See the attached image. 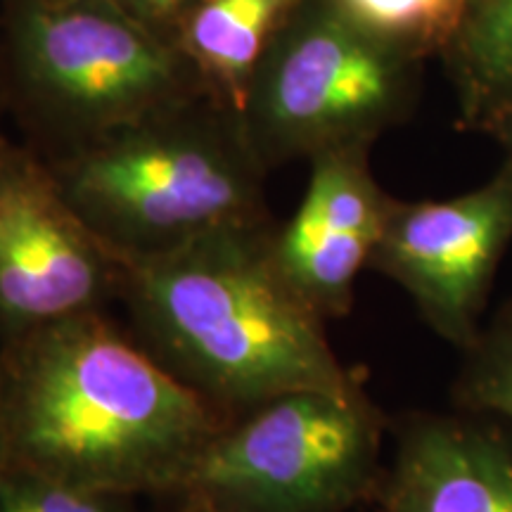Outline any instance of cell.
<instances>
[{"mask_svg": "<svg viewBox=\"0 0 512 512\" xmlns=\"http://www.w3.org/2000/svg\"><path fill=\"white\" fill-rule=\"evenodd\" d=\"M226 422L105 311L0 344L10 465L107 494L171 498Z\"/></svg>", "mask_w": 512, "mask_h": 512, "instance_id": "cell-1", "label": "cell"}, {"mask_svg": "<svg viewBox=\"0 0 512 512\" xmlns=\"http://www.w3.org/2000/svg\"><path fill=\"white\" fill-rule=\"evenodd\" d=\"M275 233L271 216L119 261L140 344L226 420L283 394L363 387L280 266Z\"/></svg>", "mask_w": 512, "mask_h": 512, "instance_id": "cell-2", "label": "cell"}, {"mask_svg": "<svg viewBox=\"0 0 512 512\" xmlns=\"http://www.w3.org/2000/svg\"><path fill=\"white\" fill-rule=\"evenodd\" d=\"M117 261L271 219L245 121L200 93L48 162Z\"/></svg>", "mask_w": 512, "mask_h": 512, "instance_id": "cell-3", "label": "cell"}, {"mask_svg": "<svg viewBox=\"0 0 512 512\" xmlns=\"http://www.w3.org/2000/svg\"><path fill=\"white\" fill-rule=\"evenodd\" d=\"M0 55L8 117L46 162L207 93L181 48L114 0H0Z\"/></svg>", "mask_w": 512, "mask_h": 512, "instance_id": "cell-4", "label": "cell"}, {"mask_svg": "<svg viewBox=\"0 0 512 512\" xmlns=\"http://www.w3.org/2000/svg\"><path fill=\"white\" fill-rule=\"evenodd\" d=\"M384 432L363 387L275 396L228 420L171 498L195 512H349L377 496Z\"/></svg>", "mask_w": 512, "mask_h": 512, "instance_id": "cell-5", "label": "cell"}, {"mask_svg": "<svg viewBox=\"0 0 512 512\" xmlns=\"http://www.w3.org/2000/svg\"><path fill=\"white\" fill-rule=\"evenodd\" d=\"M425 62L384 46L328 0H304L249 88V143L266 171L351 145H375L413 117Z\"/></svg>", "mask_w": 512, "mask_h": 512, "instance_id": "cell-6", "label": "cell"}, {"mask_svg": "<svg viewBox=\"0 0 512 512\" xmlns=\"http://www.w3.org/2000/svg\"><path fill=\"white\" fill-rule=\"evenodd\" d=\"M119 261L64 195L53 166L0 133V344L105 311Z\"/></svg>", "mask_w": 512, "mask_h": 512, "instance_id": "cell-7", "label": "cell"}, {"mask_svg": "<svg viewBox=\"0 0 512 512\" xmlns=\"http://www.w3.org/2000/svg\"><path fill=\"white\" fill-rule=\"evenodd\" d=\"M512 242V169L451 200H394L368 268L394 280L420 318L463 351L482 330Z\"/></svg>", "mask_w": 512, "mask_h": 512, "instance_id": "cell-8", "label": "cell"}, {"mask_svg": "<svg viewBox=\"0 0 512 512\" xmlns=\"http://www.w3.org/2000/svg\"><path fill=\"white\" fill-rule=\"evenodd\" d=\"M370 150L351 145L313 157L302 202L275 233L280 266L325 320L354 306L356 278L368 268L396 200L377 183Z\"/></svg>", "mask_w": 512, "mask_h": 512, "instance_id": "cell-9", "label": "cell"}, {"mask_svg": "<svg viewBox=\"0 0 512 512\" xmlns=\"http://www.w3.org/2000/svg\"><path fill=\"white\" fill-rule=\"evenodd\" d=\"M375 501L380 512H512V425L460 408L411 413Z\"/></svg>", "mask_w": 512, "mask_h": 512, "instance_id": "cell-10", "label": "cell"}, {"mask_svg": "<svg viewBox=\"0 0 512 512\" xmlns=\"http://www.w3.org/2000/svg\"><path fill=\"white\" fill-rule=\"evenodd\" d=\"M304 0H190L174 41L204 91L235 114L245 112L252 79L275 34Z\"/></svg>", "mask_w": 512, "mask_h": 512, "instance_id": "cell-11", "label": "cell"}, {"mask_svg": "<svg viewBox=\"0 0 512 512\" xmlns=\"http://www.w3.org/2000/svg\"><path fill=\"white\" fill-rule=\"evenodd\" d=\"M439 60L456 95L458 126L484 133L512 105V0H467Z\"/></svg>", "mask_w": 512, "mask_h": 512, "instance_id": "cell-12", "label": "cell"}, {"mask_svg": "<svg viewBox=\"0 0 512 512\" xmlns=\"http://www.w3.org/2000/svg\"><path fill=\"white\" fill-rule=\"evenodd\" d=\"M375 41L427 62L456 34L467 0H328Z\"/></svg>", "mask_w": 512, "mask_h": 512, "instance_id": "cell-13", "label": "cell"}, {"mask_svg": "<svg viewBox=\"0 0 512 512\" xmlns=\"http://www.w3.org/2000/svg\"><path fill=\"white\" fill-rule=\"evenodd\" d=\"M460 354L453 406L512 425V294L484 320L482 330Z\"/></svg>", "mask_w": 512, "mask_h": 512, "instance_id": "cell-14", "label": "cell"}, {"mask_svg": "<svg viewBox=\"0 0 512 512\" xmlns=\"http://www.w3.org/2000/svg\"><path fill=\"white\" fill-rule=\"evenodd\" d=\"M0 512H136L133 498L83 489L19 465L0 475Z\"/></svg>", "mask_w": 512, "mask_h": 512, "instance_id": "cell-15", "label": "cell"}, {"mask_svg": "<svg viewBox=\"0 0 512 512\" xmlns=\"http://www.w3.org/2000/svg\"><path fill=\"white\" fill-rule=\"evenodd\" d=\"M114 3L124 5L126 10H131L133 15L145 19L147 24H152V27L159 29L162 34H166L174 41L178 17L183 15L185 5H188L190 0H114Z\"/></svg>", "mask_w": 512, "mask_h": 512, "instance_id": "cell-16", "label": "cell"}, {"mask_svg": "<svg viewBox=\"0 0 512 512\" xmlns=\"http://www.w3.org/2000/svg\"><path fill=\"white\" fill-rule=\"evenodd\" d=\"M486 136H491L496 140L498 145H501L503 155H505V162L512 169V105L505 107V110H501L496 114L494 119L489 121L484 128Z\"/></svg>", "mask_w": 512, "mask_h": 512, "instance_id": "cell-17", "label": "cell"}, {"mask_svg": "<svg viewBox=\"0 0 512 512\" xmlns=\"http://www.w3.org/2000/svg\"><path fill=\"white\" fill-rule=\"evenodd\" d=\"M8 117V95H5V74H3V55H0V133H3V119Z\"/></svg>", "mask_w": 512, "mask_h": 512, "instance_id": "cell-18", "label": "cell"}, {"mask_svg": "<svg viewBox=\"0 0 512 512\" xmlns=\"http://www.w3.org/2000/svg\"><path fill=\"white\" fill-rule=\"evenodd\" d=\"M5 465H8V453H5V444H3V432H0V475H3Z\"/></svg>", "mask_w": 512, "mask_h": 512, "instance_id": "cell-19", "label": "cell"}, {"mask_svg": "<svg viewBox=\"0 0 512 512\" xmlns=\"http://www.w3.org/2000/svg\"><path fill=\"white\" fill-rule=\"evenodd\" d=\"M178 512H195V510H190V508H183V505H181V508H178Z\"/></svg>", "mask_w": 512, "mask_h": 512, "instance_id": "cell-20", "label": "cell"}]
</instances>
